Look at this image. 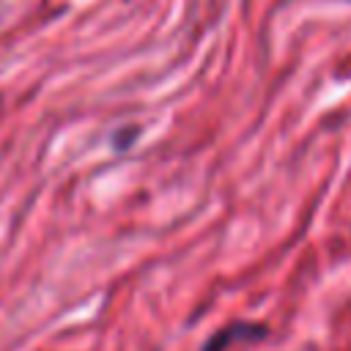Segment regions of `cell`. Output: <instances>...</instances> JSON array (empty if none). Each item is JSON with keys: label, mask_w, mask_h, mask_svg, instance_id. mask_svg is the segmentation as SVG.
<instances>
[{"label": "cell", "mask_w": 351, "mask_h": 351, "mask_svg": "<svg viewBox=\"0 0 351 351\" xmlns=\"http://www.w3.org/2000/svg\"><path fill=\"white\" fill-rule=\"evenodd\" d=\"M261 337H266V326H263V324L236 321V324H230V326L214 332V335L203 343L200 351H230V348L239 346V343L244 346V343H255V340H261Z\"/></svg>", "instance_id": "1"}]
</instances>
